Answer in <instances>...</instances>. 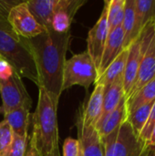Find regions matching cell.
<instances>
[{
    "instance_id": "21",
    "label": "cell",
    "mask_w": 155,
    "mask_h": 156,
    "mask_svg": "<svg viewBox=\"0 0 155 156\" xmlns=\"http://www.w3.org/2000/svg\"><path fill=\"white\" fill-rule=\"evenodd\" d=\"M134 4L136 30L140 36L149 23L155 21V0H134Z\"/></svg>"
},
{
    "instance_id": "9",
    "label": "cell",
    "mask_w": 155,
    "mask_h": 156,
    "mask_svg": "<svg viewBox=\"0 0 155 156\" xmlns=\"http://www.w3.org/2000/svg\"><path fill=\"white\" fill-rule=\"evenodd\" d=\"M85 3L86 0H58L52 18V30L60 34L69 32L76 13Z\"/></svg>"
},
{
    "instance_id": "6",
    "label": "cell",
    "mask_w": 155,
    "mask_h": 156,
    "mask_svg": "<svg viewBox=\"0 0 155 156\" xmlns=\"http://www.w3.org/2000/svg\"><path fill=\"white\" fill-rule=\"evenodd\" d=\"M7 20L14 31L26 39L33 38L45 30L35 19L26 5V1L14 5L8 13Z\"/></svg>"
},
{
    "instance_id": "23",
    "label": "cell",
    "mask_w": 155,
    "mask_h": 156,
    "mask_svg": "<svg viewBox=\"0 0 155 156\" xmlns=\"http://www.w3.org/2000/svg\"><path fill=\"white\" fill-rule=\"evenodd\" d=\"M153 103H154V101L148 103L146 105H143V106L138 108L137 110H135L134 112L127 114L126 121L131 124L134 133L138 136V138H139V135L148 120V117H149V114L151 112Z\"/></svg>"
},
{
    "instance_id": "22",
    "label": "cell",
    "mask_w": 155,
    "mask_h": 156,
    "mask_svg": "<svg viewBox=\"0 0 155 156\" xmlns=\"http://www.w3.org/2000/svg\"><path fill=\"white\" fill-rule=\"evenodd\" d=\"M109 33L122 25L125 0H106Z\"/></svg>"
},
{
    "instance_id": "26",
    "label": "cell",
    "mask_w": 155,
    "mask_h": 156,
    "mask_svg": "<svg viewBox=\"0 0 155 156\" xmlns=\"http://www.w3.org/2000/svg\"><path fill=\"white\" fill-rule=\"evenodd\" d=\"M155 127V101L152 107V110H151V112L149 114V117H148V120L143 127V129L142 130L140 135H139V140L141 141V143L144 145V147L146 146V144H148L151 136H152V133H153V131Z\"/></svg>"
},
{
    "instance_id": "34",
    "label": "cell",
    "mask_w": 155,
    "mask_h": 156,
    "mask_svg": "<svg viewBox=\"0 0 155 156\" xmlns=\"http://www.w3.org/2000/svg\"><path fill=\"white\" fill-rule=\"evenodd\" d=\"M80 156H83V155H82V153H81V155H80Z\"/></svg>"
},
{
    "instance_id": "5",
    "label": "cell",
    "mask_w": 155,
    "mask_h": 156,
    "mask_svg": "<svg viewBox=\"0 0 155 156\" xmlns=\"http://www.w3.org/2000/svg\"><path fill=\"white\" fill-rule=\"evenodd\" d=\"M0 95L2 99L0 113L4 114L20 107L31 109L32 99L25 88L22 78L16 71L7 80H0Z\"/></svg>"
},
{
    "instance_id": "10",
    "label": "cell",
    "mask_w": 155,
    "mask_h": 156,
    "mask_svg": "<svg viewBox=\"0 0 155 156\" xmlns=\"http://www.w3.org/2000/svg\"><path fill=\"white\" fill-rule=\"evenodd\" d=\"M142 54H143V50L138 37V38L134 40L128 48V57H127L123 77H122L125 98H128L130 96L135 85L138 70L140 67V62L142 58Z\"/></svg>"
},
{
    "instance_id": "28",
    "label": "cell",
    "mask_w": 155,
    "mask_h": 156,
    "mask_svg": "<svg viewBox=\"0 0 155 156\" xmlns=\"http://www.w3.org/2000/svg\"><path fill=\"white\" fill-rule=\"evenodd\" d=\"M14 69L12 66L5 59L0 58V80H5L12 76L14 73Z\"/></svg>"
},
{
    "instance_id": "24",
    "label": "cell",
    "mask_w": 155,
    "mask_h": 156,
    "mask_svg": "<svg viewBox=\"0 0 155 156\" xmlns=\"http://www.w3.org/2000/svg\"><path fill=\"white\" fill-rule=\"evenodd\" d=\"M27 139L28 137H21L14 134L11 144L1 156H25L27 149Z\"/></svg>"
},
{
    "instance_id": "19",
    "label": "cell",
    "mask_w": 155,
    "mask_h": 156,
    "mask_svg": "<svg viewBox=\"0 0 155 156\" xmlns=\"http://www.w3.org/2000/svg\"><path fill=\"white\" fill-rule=\"evenodd\" d=\"M122 27L123 31V48L125 49L139 37L136 30L134 0H125L124 17Z\"/></svg>"
},
{
    "instance_id": "12",
    "label": "cell",
    "mask_w": 155,
    "mask_h": 156,
    "mask_svg": "<svg viewBox=\"0 0 155 156\" xmlns=\"http://www.w3.org/2000/svg\"><path fill=\"white\" fill-rule=\"evenodd\" d=\"M103 97L104 87L100 84H96L86 107L79 112V114L77 117L83 125L95 127L102 112Z\"/></svg>"
},
{
    "instance_id": "25",
    "label": "cell",
    "mask_w": 155,
    "mask_h": 156,
    "mask_svg": "<svg viewBox=\"0 0 155 156\" xmlns=\"http://www.w3.org/2000/svg\"><path fill=\"white\" fill-rule=\"evenodd\" d=\"M13 136L14 133L10 125L3 120L0 122V156L11 144Z\"/></svg>"
},
{
    "instance_id": "32",
    "label": "cell",
    "mask_w": 155,
    "mask_h": 156,
    "mask_svg": "<svg viewBox=\"0 0 155 156\" xmlns=\"http://www.w3.org/2000/svg\"><path fill=\"white\" fill-rule=\"evenodd\" d=\"M47 156H60L59 148H58V149H57V150H55L52 154H48V155H47Z\"/></svg>"
},
{
    "instance_id": "18",
    "label": "cell",
    "mask_w": 155,
    "mask_h": 156,
    "mask_svg": "<svg viewBox=\"0 0 155 156\" xmlns=\"http://www.w3.org/2000/svg\"><path fill=\"white\" fill-rule=\"evenodd\" d=\"M4 120L10 125L14 134L21 137H28V126L30 122L29 109L20 107L9 112L4 113Z\"/></svg>"
},
{
    "instance_id": "20",
    "label": "cell",
    "mask_w": 155,
    "mask_h": 156,
    "mask_svg": "<svg viewBox=\"0 0 155 156\" xmlns=\"http://www.w3.org/2000/svg\"><path fill=\"white\" fill-rule=\"evenodd\" d=\"M153 101H155V78L130 97L126 98L127 114Z\"/></svg>"
},
{
    "instance_id": "33",
    "label": "cell",
    "mask_w": 155,
    "mask_h": 156,
    "mask_svg": "<svg viewBox=\"0 0 155 156\" xmlns=\"http://www.w3.org/2000/svg\"><path fill=\"white\" fill-rule=\"evenodd\" d=\"M146 153H147V148H143V152H142V154H141L140 156H145L146 155Z\"/></svg>"
},
{
    "instance_id": "29",
    "label": "cell",
    "mask_w": 155,
    "mask_h": 156,
    "mask_svg": "<svg viewBox=\"0 0 155 156\" xmlns=\"http://www.w3.org/2000/svg\"><path fill=\"white\" fill-rule=\"evenodd\" d=\"M25 156H39V155H38V154H37V150L35 149V147L33 146V144L29 143V146H28V147H27V149H26V154H25Z\"/></svg>"
},
{
    "instance_id": "30",
    "label": "cell",
    "mask_w": 155,
    "mask_h": 156,
    "mask_svg": "<svg viewBox=\"0 0 155 156\" xmlns=\"http://www.w3.org/2000/svg\"><path fill=\"white\" fill-rule=\"evenodd\" d=\"M153 145H155V127H154V129H153V131L152 136H151V138H150V140H149L148 144H146V146H145L144 148L151 147V146H153Z\"/></svg>"
},
{
    "instance_id": "15",
    "label": "cell",
    "mask_w": 155,
    "mask_h": 156,
    "mask_svg": "<svg viewBox=\"0 0 155 156\" xmlns=\"http://www.w3.org/2000/svg\"><path fill=\"white\" fill-rule=\"evenodd\" d=\"M126 119H127L126 98L124 97L121 101L117 108L112 112H111L103 120L101 123H100L94 128L97 130L100 139L102 140L108 135H110L111 133H112L113 132H115L116 130H118L121 127V125L126 121Z\"/></svg>"
},
{
    "instance_id": "17",
    "label": "cell",
    "mask_w": 155,
    "mask_h": 156,
    "mask_svg": "<svg viewBox=\"0 0 155 156\" xmlns=\"http://www.w3.org/2000/svg\"><path fill=\"white\" fill-rule=\"evenodd\" d=\"M128 57V48L122 50V52L110 64L105 71L98 78L94 85L100 84L104 87V90H107L117 79L123 77L125 64Z\"/></svg>"
},
{
    "instance_id": "4",
    "label": "cell",
    "mask_w": 155,
    "mask_h": 156,
    "mask_svg": "<svg viewBox=\"0 0 155 156\" xmlns=\"http://www.w3.org/2000/svg\"><path fill=\"white\" fill-rule=\"evenodd\" d=\"M98 79V69L88 51L73 55L66 59L63 69L62 92L79 85L88 90Z\"/></svg>"
},
{
    "instance_id": "31",
    "label": "cell",
    "mask_w": 155,
    "mask_h": 156,
    "mask_svg": "<svg viewBox=\"0 0 155 156\" xmlns=\"http://www.w3.org/2000/svg\"><path fill=\"white\" fill-rule=\"evenodd\" d=\"M145 156H155V145L147 147V153Z\"/></svg>"
},
{
    "instance_id": "35",
    "label": "cell",
    "mask_w": 155,
    "mask_h": 156,
    "mask_svg": "<svg viewBox=\"0 0 155 156\" xmlns=\"http://www.w3.org/2000/svg\"></svg>"
},
{
    "instance_id": "7",
    "label": "cell",
    "mask_w": 155,
    "mask_h": 156,
    "mask_svg": "<svg viewBox=\"0 0 155 156\" xmlns=\"http://www.w3.org/2000/svg\"><path fill=\"white\" fill-rule=\"evenodd\" d=\"M109 36V27L107 20V3L104 2V7L100 14V18L89 31L87 43L88 53L92 58L97 69L100 66L101 56L106 45V41Z\"/></svg>"
},
{
    "instance_id": "11",
    "label": "cell",
    "mask_w": 155,
    "mask_h": 156,
    "mask_svg": "<svg viewBox=\"0 0 155 156\" xmlns=\"http://www.w3.org/2000/svg\"><path fill=\"white\" fill-rule=\"evenodd\" d=\"M78 140L83 156H104L101 139L93 126H85L78 119L76 122Z\"/></svg>"
},
{
    "instance_id": "16",
    "label": "cell",
    "mask_w": 155,
    "mask_h": 156,
    "mask_svg": "<svg viewBox=\"0 0 155 156\" xmlns=\"http://www.w3.org/2000/svg\"><path fill=\"white\" fill-rule=\"evenodd\" d=\"M124 97L125 94L123 90V80H122V77H121L117 79L107 90H104L102 112L95 127L100 123H101L103 120L117 108V106Z\"/></svg>"
},
{
    "instance_id": "8",
    "label": "cell",
    "mask_w": 155,
    "mask_h": 156,
    "mask_svg": "<svg viewBox=\"0 0 155 156\" xmlns=\"http://www.w3.org/2000/svg\"><path fill=\"white\" fill-rule=\"evenodd\" d=\"M143 148L131 124L125 121L119 128L111 156H140Z\"/></svg>"
},
{
    "instance_id": "2",
    "label": "cell",
    "mask_w": 155,
    "mask_h": 156,
    "mask_svg": "<svg viewBox=\"0 0 155 156\" xmlns=\"http://www.w3.org/2000/svg\"><path fill=\"white\" fill-rule=\"evenodd\" d=\"M16 0H0V58L6 60L21 77L38 87V75L27 39L19 37L7 20L10 9L20 3Z\"/></svg>"
},
{
    "instance_id": "13",
    "label": "cell",
    "mask_w": 155,
    "mask_h": 156,
    "mask_svg": "<svg viewBox=\"0 0 155 156\" xmlns=\"http://www.w3.org/2000/svg\"><path fill=\"white\" fill-rule=\"evenodd\" d=\"M123 48V31L122 27H118L109 33L106 45L101 56L100 63L98 68V78L105 71L110 64L122 52ZM98 80V79H97Z\"/></svg>"
},
{
    "instance_id": "27",
    "label": "cell",
    "mask_w": 155,
    "mask_h": 156,
    "mask_svg": "<svg viewBox=\"0 0 155 156\" xmlns=\"http://www.w3.org/2000/svg\"><path fill=\"white\" fill-rule=\"evenodd\" d=\"M81 153V146L78 139L69 137L64 141L63 156H80Z\"/></svg>"
},
{
    "instance_id": "14",
    "label": "cell",
    "mask_w": 155,
    "mask_h": 156,
    "mask_svg": "<svg viewBox=\"0 0 155 156\" xmlns=\"http://www.w3.org/2000/svg\"><path fill=\"white\" fill-rule=\"evenodd\" d=\"M58 0H28L26 5L37 22L46 30L52 29L51 23Z\"/></svg>"
},
{
    "instance_id": "1",
    "label": "cell",
    "mask_w": 155,
    "mask_h": 156,
    "mask_svg": "<svg viewBox=\"0 0 155 156\" xmlns=\"http://www.w3.org/2000/svg\"><path fill=\"white\" fill-rule=\"evenodd\" d=\"M70 37V31L60 34L46 29L27 39L38 75V87L58 98L62 94L63 69Z\"/></svg>"
},
{
    "instance_id": "3",
    "label": "cell",
    "mask_w": 155,
    "mask_h": 156,
    "mask_svg": "<svg viewBox=\"0 0 155 156\" xmlns=\"http://www.w3.org/2000/svg\"><path fill=\"white\" fill-rule=\"evenodd\" d=\"M59 98L38 87V101L32 114L33 132L29 143L39 156H47L59 148L58 107Z\"/></svg>"
}]
</instances>
